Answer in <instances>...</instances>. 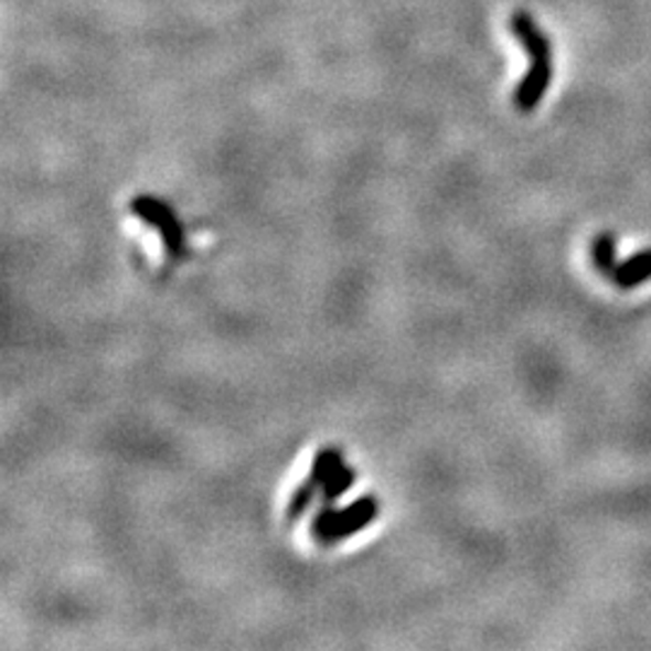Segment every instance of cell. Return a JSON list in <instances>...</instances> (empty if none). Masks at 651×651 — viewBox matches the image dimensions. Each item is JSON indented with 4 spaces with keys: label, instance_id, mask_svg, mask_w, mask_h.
<instances>
[{
    "label": "cell",
    "instance_id": "6da1fadb",
    "mask_svg": "<svg viewBox=\"0 0 651 651\" xmlns=\"http://www.w3.org/2000/svg\"><path fill=\"white\" fill-rule=\"evenodd\" d=\"M376 514H380V502H376L372 494H364V498L350 502L348 506H341V510H335L333 504H323L314 521H311V533H314L317 541L323 545L341 543L350 536H355L364 526H370Z\"/></svg>",
    "mask_w": 651,
    "mask_h": 651
},
{
    "label": "cell",
    "instance_id": "7a4b0ae2",
    "mask_svg": "<svg viewBox=\"0 0 651 651\" xmlns=\"http://www.w3.org/2000/svg\"><path fill=\"white\" fill-rule=\"evenodd\" d=\"M130 213L138 215L142 223L160 232L164 252L169 258L179 260L181 256H184L186 252L184 227H181L179 217L169 211V205L164 201L152 199V195H138V199L130 201Z\"/></svg>",
    "mask_w": 651,
    "mask_h": 651
},
{
    "label": "cell",
    "instance_id": "3957f363",
    "mask_svg": "<svg viewBox=\"0 0 651 651\" xmlns=\"http://www.w3.org/2000/svg\"><path fill=\"white\" fill-rule=\"evenodd\" d=\"M341 459H343L341 449H335V447H326V449H321L317 453L314 466H311L309 476L305 478V483L292 492V498L288 502V510H285V516H288L290 524H295L299 516H305V512L309 510V504L314 502L317 492L323 490L326 480H329L338 471V468H341Z\"/></svg>",
    "mask_w": 651,
    "mask_h": 651
},
{
    "label": "cell",
    "instance_id": "277c9868",
    "mask_svg": "<svg viewBox=\"0 0 651 651\" xmlns=\"http://www.w3.org/2000/svg\"><path fill=\"white\" fill-rule=\"evenodd\" d=\"M553 83V58L531 61L529 73L521 77V83L514 89V107L521 114H529L543 102L545 93Z\"/></svg>",
    "mask_w": 651,
    "mask_h": 651
},
{
    "label": "cell",
    "instance_id": "5b68a950",
    "mask_svg": "<svg viewBox=\"0 0 651 651\" xmlns=\"http://www.w3.org/2000/svg\"><path fill=\"white\" fill-rule=\"evenodd\" d=\"M512 34L516 36V42L524 46L531 61H541V58H553V46L551 39L545 36V32L538 28L533 18L526 10H514L512 20H510Z\"/></svg>",
    "mask_w": 651,
    "mask_h": 651
},
{
    "label": "cell",
    "instance_id": "8992f818",
    "mask_svg": "<svg viewBox=\"0 0 651 651\" xmlns=\"http://www.w3.org/2000/svg\"><path fill=\"white\" fill-rule=\"evenodd\" d=\"M649 278H651V252H642L625 260V264H620L610 280H613L622 290H632Z\"/></svg>",
    "mask_w": 651,
    "mask_h": 651
},
{
    "label": "cell",
    "instance_id": "52a82bcc",
    "mask_svg": "<svg viewBox=\"0 0 651 651\" xmlns=\"http://www.w3.org/2000/svg\"><path fill=\"white\" fill-rule=\"evenodd\" d=\"M355 478H357L355 468L350 466L338 468V471L326 480V485L321 490V504H335L338 498H343V494L355 485Z\"/></svg>",
    "mask_w": 651,
    "mask_h": 651
},
{
    "label": "cell",
    "instance_id": "ba28073f",
    "mask_svg": "<svg viewBox=\"0 0 651 651\" xmlns=\"http://www.w3.org/2000/svg\"><path fill=\"white\" fill-rule=\"evenodd\" d=\"M591 256H594V266L601 270L606 278H613V273L618 268L613 234L606 232V234H601V237H596L594 246H591Z\"/></svg>",
    "mask_w": 651,
    "mask_h": 651
}]
</instances>
